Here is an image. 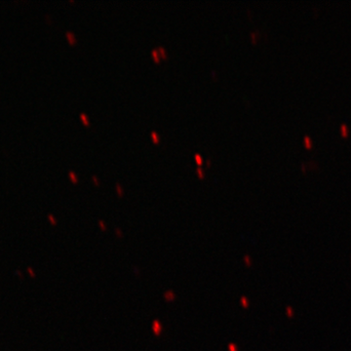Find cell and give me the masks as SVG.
Instances as JSON below:
<instances>
[{"instance_id": "cell-11", "label": "cell", "mask_w": 351, "mask_h": 351, "mask_svg": "<svg viewBox=\"0 0 351 351\" xmlns=\"http://www.w3.org/2000/svg\"><path fill=\"white\" fill-rule=\"evenodd\" d=\"M304 143H306L307 145H311V143L309 142V140H308V139H305V140H304Z\"/></svg>"}, {"instance_id": "cell-7", "label": "cell", "mask_w": 351, "mask_h": 351, "mask_svg": "<svg viewBox=\"0 0 351 351\" xmlns=\"http://www.w3.org/2000/svg\"><path fill=\"white\" fill-rule=\"evenodd\" d=\"M196 173H197L198 177H199L200 179H203V177H205V173H204V171H203V169L201 167H198L197 169H196Z\"/></svg>"}, {"instance_id": "cell-2", "label": "cell", "mask_w": 351, "mask_h": 351, "mask_svg": "<svg viewBox=\"0 0 351 351\" xmlns=\"http://www.w3.org/2000/svg\"><path fill=\"white\" fill-rule=\"evenodd\" d=\"M157 50H158V52H159V55H161L163 59H167L168 54H167V51L165 50V48L162 46H159V47H157Z\"/></svg>"}, {"instance_id": "cell-9", "label": "cell", "mask_w": 351, "mask_h": 351, "mask_svg": "<svg viewBox=\"0 0 351 351\" xmlns=\"http://www.w3.org/2000/svg\"><path fill=\"white\" fill-rule=\"evenodd\" d=\"M82 118H83V119H84V121H85L86 124H89V121H88V118H87V116H85V115H82Z\"/></svg>"}, {"instance_id": "cell-1", "label": "cell", "mask_w": 351, "mask_h": 351, "mask_svg": "<svg viewBox=\"0 0 351 351\" xmlns=\"http://www.w3.org/2000/svg\"><path fill=\"white\" fill-rule=\"evenodd\" d=\"M151 57L153 58V60L156 61V63H159L160 61V55H159V52L157 50V48L153 49L151 51Z\"/></svg>"}, {"instance_id": "cell-6", "label": "cell", "mask_w": 351, "mask_h": 351, "mask_svg": "<svg viewBox=\"0 0 351 351\" xmlns=\"http://www.w3.org/2000/svg\"><path fill=\"white\" fill-rule=\"evenodd\" d=\"M115 187H116V191H117V194L119 195V196H122L123 193H124V190H123L121 184L118 183V182H117V183H116V185H115Z\"/></svg>"}, {"instance_id": "cell-4", "label": "cell", "mask_w": 351, "mask_h": 351, "mask_svg": "<svg viewBox=\"0 0 351 351\" xmlns=\"http://www.w3.org/2000/svg\"><path fill=\"white\" fill-rule=\"evenodd\" d=\"M150 137H151V139L153 140L154 143H158L159 142H160V137H159V135L156 133V132H151V134H150Z\"/></svg>"}, {"instance_id": "cell-8", "label": "cell", "mask_w": 351, "mask_h": 351, "mask_svg": "<svg viewBox=\"0 0 351 351\" xmlns=\"http://www.w3.org/2000/svg\"><path fill=\"white\" fill-rule=\"evenodd\" d=\"M100 225H101V227H102V228L104 229V230L106 229V225H104V222H102H102L100 220Z\"/></svg>"}, {"instance_id": "cell-13", "label": "cell", "mask_w": 351, "mask_h": 351, "mask_svg": "<svg viewBox=\"0 0 351 351\" xmlns=\"http://www.w3.org/2000/svg\"><path fill=\"white\" fill-rule=\"evenodd\" d=\"M211 73H212V75H213V77H214V78L216 79V72L214 71V70H212V71H211Z\"/></svg>"}, {"instance_id": "cell-5", "label": "cell", "mask_w": 351, "mask_h": 351, "mask_svg": "<svg viewBox=\"0 0 351 351\" xmlns=\"http://www.w3.org/2000/svg\"><path fill=\"white\" fill-rule=\"evenodd\" d=\"M194 159H195L196 163L198 164V166H199V167L203 164V158H202V156L200 155V154H195V155H194Z\"/></svg>"}, {"instance_id": "cell-10", "label": "cell", "mask_w": 351, "mask_h": 351, "mask_svg": "<svg viewBox=\"0 0 351 351\" xmlns=\"http://www.w3.org/2000/svg\"><path fill=\"white\" fill-rule=\"evenodd\" d=\"M93 179H94L95 182H96L97 184H100V181H99V179H98L97 177H93Z\"/></svg>"}, {"instance_id": "cell-14", "label": "cell", "mask_w": 351, "mask_h": 351, "mask_svg": "<svg viewBox=\"0 0 351 351\" xmlns=\"http://www.w3.org/2000/svg\"><path fill=\"white\" fill-rule=\"evenodd\" d=\"M207 166H208V167H210V165H211V160H210V159H207Z\"/></svg>"}, {"instance_id": "cell-3", "label": "cell", "mask_w": 351, "mask_h": 351, "mask_svg": "<svg viewBox=\"0 0 351 351\" xmlns=\"http://www.w3.org/2000/svg\"><path fill=\"white\" fill-rule=\"evenodd\" d=\"M161 326H160V324H159V322L158 321H154V324H153V331H154V333H155L156 335H159V333H160V331H161Z\"/></svg>"}, {"instance_id": "cell-12", "label": "cell", "mask_w": 351, "mask_h": 351, "mask_svg": "<svg viewBox=\"0 0 351 351\" xmlns=\"http://www.w3.org/2000/svg\"><path fill=\"white\" fill-rule=\"evenodd\" d=\"M341 131H342V132H344V134L347 133V130H346V128H345L344 126H341Z\"/></svg>"}]
</instances>
